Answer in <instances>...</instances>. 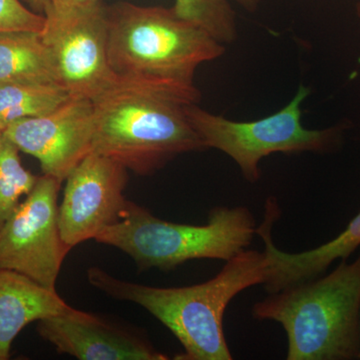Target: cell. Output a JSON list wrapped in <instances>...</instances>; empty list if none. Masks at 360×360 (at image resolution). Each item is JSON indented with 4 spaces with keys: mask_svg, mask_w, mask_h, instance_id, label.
<instances>
[{
    "mask_svg": "<svg viewBox=\"0 0 360 360\" xmlns=\"http://www.w3.org/2000/svg\"><path fill=\"white\" fill-rule=\"evenodd\" d=\"M200 101L195 84L120 79L92 101V151L148 175L182 153L203 150L187 113Z\"/></svg>",
    "mask_w": 360,
    "mask_h": 360,
    "instance_id": "1",
    "label": "cell"
},
{
    "mask_svg": "<svg viewBox=\"0 0 360 360\" xmlns=\"http://www.w3.org/2000/svg\"><path fill=\"white\" fill-rule=\"evenodd\" d=\"M269 276L264 251L243 250L227 260L210 281L184 288H153L110 276L98 267L87 279L104 295L136 303L167 326L184 347L175 359L231 360L224 319L229 302L251 286L264 285Z\"/></svg>",
    "mask_w": 360,
    "mask_h": 360,
    "instance_id": "2",
    "label": "cell"
},
{
    "mask_svg": "<svg viewBox=\"0 0 360 360\" xmlns=\"http://www.w3.org/2000/svg\"><path fill=\"white\" fill-rule=\"evenodd\" d=\"M360 252L328 276L269 293L252 307L288 335V360L359 359Z\"/></svg>",
    "mask_w": 360,
    "mask_h": 360,
    "instance_id": "3",
    "label": "cell"
},
{
    "mask_svg": "<svg viewBox=\"0 0 360 360\" xmlns=\"http://www.w3.org/2000/svg\"><path fill=\"white\" fill-rule=\"evenodd\" d=\"M224 52L174 8L122 4L108 11V56L120 79L194 85L196 70Z\"/></svg>",
    "mask_w": 360,
    "mask_h": 360,
    "instance_id": "4",
    "label": "cell"
},
{
    "mask_svg": "<svg viewBox=\"0 0 360 360\" xmlns=\"http://www.w3.org/2000/svg\"><path fill=\"white\" fill-rule=\"evenodd\" d=\"M257 225L245 206L213 208L205 225L174 224L127 200L120 219L96 236L134 259L137 269L172 270L189 260H227L248 250Z\"/></svg>",
    "mask_w": 360,
    "mask_h": 360,
    "instance_id": "5",
    "label": "cell"
},
{
    "mask_svg": "<svg viewBox=\"0 0 360 360\" xmlns=\"http://www.w3.org/2000/svg\"><path fill=\"white\" fill-rule=\"evenodd\" d=\"M310 94L304 85L283 110L253 122H234L200 108L188 106L189 120L206 148L221 151L238 165L243 177L255 184L260 179L259 163L272 153H328L341 146L345 127L305 129L302 104Z\"/></svg>",
    "mask_w": 360,
    "mask_h": 360,
    "instance_id": "6",
    "label": "cell"
},
{
    "mask_svg": "<svg viewBox=\"0 0 360 360\" xmlns=\"http://www.w3.org/2000/svg\"><path fill=\"white\" fill-rule=\"evenodd\" d=\"M44 15L40 34L70 97L94 101L118 84L108 56V11L101 2Z\"/></svg>",
    "mask_w": 360,
    "mask_h": 360,
    "instance_id": "7",
    "label": "cell"
},
{
    "mask_svg": "<svg viewBox=\"0 0 360 360\" xmlns=\"http://www.w3.org/2000/svg\"><path fill=\"white\" fill-rule=\"evenodd\" d=\"M63 181L42 174L0 229V269L56 290L59 272L72 248L61 238L58 193Z\"/></svg>",
    "mask_w": 360,
    "mask_h": 360,
    "instance_id": "8",
    "label": "cell"
},
{
    "mask_svg": "<svg viewBox=\"0 0 360 360\" xmlns=\"http://www.w3.org/2000/svg\"><path fill=\"white\" fill-rule=\"evenodd\" d=\"M65 181L58 224L61 238L73 248L120 220L129 174L117 161L91 151Z\"/></svg>",
    "mask_w": 360,
    "mask_h": 360,
    "instance_id": "9",
    "label": "cell"
},
{
    "mask_svg": "<svg viewBox=\"0 0 360 360\" xmlns=\"http://www.w3.org/2000/svg\"><path fill=\"white\" fill-rule=\"evenodd\" d=\"M4 134L39 161L44 174L63 181L92 151L94 103L70 97L46 115L13 123Z\"/></svg>",
    "mask_w": 360,
    "mask_h": 360,
    "instance_id": "10",
    "label": "cell"
},
{
    "mask_svg": "<svg viewBox=\"0 0 360 360\" xmlns=\"http://www.w3.org/2000/svg\"><path fill=\"white\" fill-rule=\"evenodd\" d=\"M37 331L59 354L77 359H168L142 336L71 307L63 314L39 321Z\"/></svg>",
    "mask_w": 360,
    "mask_h": 360,
    "instance_id": "11",
    "label": "cell"
},
{
    "mask_svg": "<svg viewBox=\"0 0 360 360\" xmlns=\"http://www.w3.org/2000/svg\"><path fill=\"white\" fill-rule=\"evenodd\" d=\"M279 215L281 210L276 200L269 198L265 205L264 221L257 227L269 259V276L264 284L269 293L323 276L333 262L347 260L360 248V212L335 238L314 250L296 253L279 250L272 240V227Z\"/></svg>",
    "mask_w": 360,
    "mask_h": 360,
    "instance_id": "12",
    "label": "cell"
},
{
    "mask_svg": "<svg viewBox=\"0 0 360 360\" xmlns=\"http://www.w3.org/2000/svg\"><path fill=\"white\" fill-rule=\"evenodd\" d=\"M70 307L58 291L20 272L0 269V360L9 359L13 341L25 326Z\"/></svg>",
    "mask_w": 360,
    "mask_h": 360,
    "instance_id": "13",
    "label": "cell"
},
{
    "mask_svg": "<svg viewBox=\"0 0 360 360\" xmlns=\"http://www.w3.org/2000/svg\"><path fill=\"white\" fill-rule=\"evenodd\" d=\"M0 82L60 84L53 54L40 32L0 33Z\"/></svg>",
    "mask_w": 360,
    "mask_h": 360,
    "instance_id": "14",
    "label": "cell"
},
{
    "mask_svg": "<svg viewBox=\"0 0 360 360\" xmlns=\"http://www.w3.org/2000/svg\"><path fill=\"white\" fill-rule=\"evenodd\" d=\"M70 98L58 84L0 82V132L18 120L46 115Z\"/></svg>",
    "mask_w": 360,
    "mask_h": 360,
    "instance_id": "15",
    "label": "cell"
},
{
    "mask_svg": "<svg viewBox=\"0 0 360 360\" xmlns=\"http://www.w3.org/2000/svg\"><path fill=\"white\" fill-rule=\"evenodd\" d=\"M20 153L18 146L0 132V229L39 179L23 167Z\"/></svg>",
    "mask_w": 360,
    "mask_h": 360,
    "instance_id": "16",
    "label": "cell"
},
{
    "mask_svg": "<svg viewBox=\"0 0 360 360\" xmlns=\"http://www.w3.org/2000/svg\"><path fill=\"white\" fill-rule=\"evenodd\" d=\"M184 20L200 25L222 44L238 37L236 15L229 0H175L172 7Z\"/></svg>",
    "mask_w": 360,
    "mask_h": 360,
    "instance_id": "17",
    "label": "cell"
},
{
    "mask_svg": "<svg viewBox=\"0 0 360 360\" xmlns=\"http://www.w3.org/2000/svg\"><path fill=\"white\" fill-rule=\"evenodd\" d=\"M44 23V15L30 11L20 0H0V33L41 32Z\"/></svg>",
    "mask_w": 360,
    "mask_h": 360,
    "instance_id": "18",
    "label": "cell"
},
{
    "mask_svg": "<svg viewBox=\"0 0 360 360\" xmlns=\"http://www.w3.org/2000/svg\"><path fill=\"white\" fill-rule=\"evenodd\" d=\"M97 2H101V0H49L44 13L68 11V9L75 8V7L90 6V4H97Z\"/></svg>",
    "mask_w": 360,
    "mask_h": 360,
    "instance_id": "19",
    "label": "cell"
},
{
    "mask_svg": "<svg viewBox=\"0 0 360 360\" xmlns=\"http://www.w3.org/2000/svg\"><path fill=\"white\" fill-rule=\"evenodd\" d=\"M236 2L245 9L246 11H257L258 7L262 4L264 0H236Z\"/></svg>",
    "mask_w": 360,
    "mask_h": 360,
    "instance_id": "20",
    "label": "cell"
},
{
    "mask_svg": "<svg viewBox=\"0 0 360 360\" xmlns=\"http://www.w3.org/2000/svg\"><path fill=\"white\" fill-rule=\"evenodd\" d=\"M26 1L32 7L33 11L37 13H44L47 4H49V0H26Z\"/></svg>",
    "mask_w": 360,
    "mask_h": 360,
    "instance_id": "21",
    "label": "cell"
},
{
    "mask_svg": "<svg viewBox=\"0 0 360 360\" xmlns=\"http://www.w3.org/2000/svg\"><path fill=\"white\" fill-rule=\"evenodd\" d=\"M355 13H356L357 18L360 20V0L357 1L356 6H355Z\"/></svg>",
    "mask_w": 360,
    "mask_h": 360,
    "instance_id": "22",
    "label": "cell"
},
{
    "mask_svg": "<svg viewBox=\"0 0 360 360\" xmlns=\"http://www.w3.org/2000/svg\"><path fill=\"white\" fill-rule=\"evenodd\" d=\"M359 347H360V309H359ZM360 359V357H359Z\"/></svg>",
    "mask_w": 360,
    "mask_h": 360,
    "instance_id": "23",
    "label": "cell"
}]
</instances>
